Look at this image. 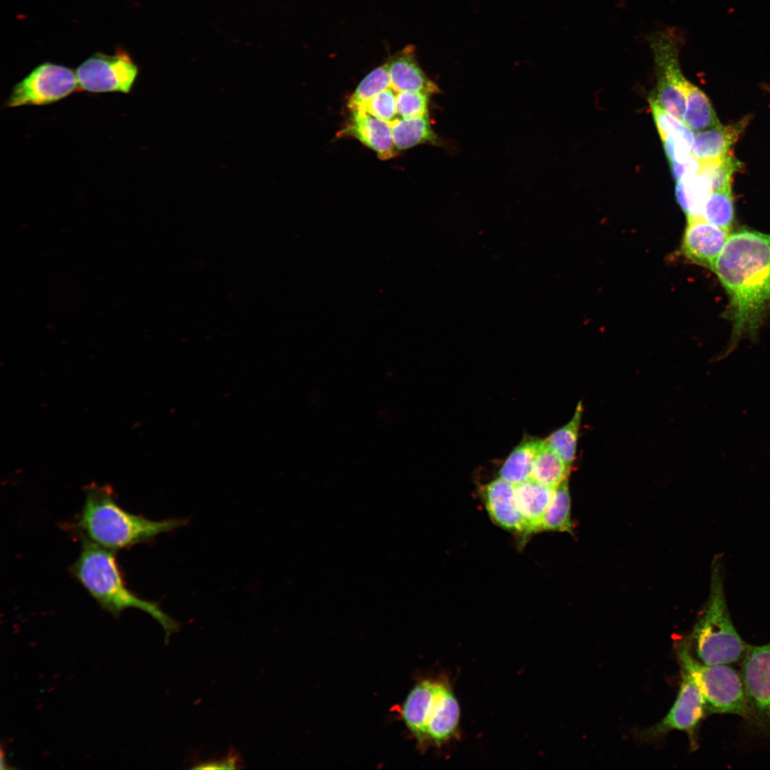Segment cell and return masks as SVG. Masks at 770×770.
Wrapping results in <instances>:
<instances>
[{"label":"cell","mask_w":770,"mask_h":770,"mask_svg":"<svg viewBox=\"0 0 770 770\" xmlns=\"http://www.w3.org/2000/svg\"><path fill=\"white\" fill-rule=\"evenodd\" d=\"M712 271L729 299L732 342L752 336L770 310V235L746 229L729 235Z\"/></svg>","instance_id":"1"},{"label":"cell","mask_w":770,"mask_h":770,"mask_svg":"<svg viewBox=\"0 0 770 770\" xmlns=\"http://www.w3.org/2000/svg\"><path fill=\"white\" fill-rule=\"evenodd\" d=\"M85 501L73 525L82 536L101 547L117 550L148 542L186 523L182 519L153 520L129 513L115 500L111 486L91 483L85 487Z\"/></svg>","instance_id":"2"},{"label":"cell","mask_w":770,"mask_h":770,"mask_svg":"<svg viewBox=\"0 0 770 770\" xmlns=\"http://www.w3.org/2000/svg\"><path fill=\"white\" fill-rule=\"evenodd\" d=\"M115 551L81 538L79 555L70 571L103 610L117 617L127 608L140 609L160 623L168 641L179 630L180 624L165 614L158 603L139 597L127 587Z\"/></svg>","instance_id":"3"},{"label":"cell","mask_w":770,"mask_h":770,"mask_svg":"<svg viewBox=\"0 0 770 770\" xmlns=\"http://www.w3.org/2000/svg\"><path fill=\"white\" fill-rule=\"evenodd\" d=\"M692 654L708 665L742 660L748 648L732 622L726 602L719 558L712 565L709 594L692 634L686 639Z\"/></svg>","instance_id":"4"},{"label":"cell","mask_w":770,"mask_h":770,"mask_svg":"<svg viewBox=\"0 0 770 770\" xmlns=\"http://www.w3.org/2000/svg\"><path fill=\"white\" fill-rule=\"evenodd\" d=\"M682 669L696 680L704 697L708 714H729L744 717L746 697L739 672L730 664H704L689 651L685 640L677 650Z\"/></svg>","instance_id":"5"},{"label":"cell","mask_w":770,"mask_h":770,"mask_svg":"<svg viewBox=\"0 0 770 770\" xmlns=\"http://www.w3.org/2000/svg\"><path fill=\"white\" fill-rule=\"evenodd\" d=\"M648 41L657 79L654 98L667 112L683 122L689 81L682 74L679 61L682 35L679 29L668 27L652 33Z\"/></svg>","instance_id":"6"},{"label":"cell","mask_w":770,"mask_h":770,"mask_svg":"<svg viewBox=\"0 0 770 770\" xmlns=\"http://www.w3.org/2000/svg\"><path fill=\"white\" fill-rule=\"evenodd\" d=\"M739 671L746 709L744 727L753 736L770 743V642L748 645Z\"/></svg>","instance_id":"7"},{"label":"cell","mask_w":770,"mask_h":770,"mask_svg":"<svg viewBox=\"0 0 770 770\" xmlns=\"http://www.w3.org/2000/svg\"><path fill=\"white\" fill-rule=\"evenodd\" d=\"M78 89L76 72L64 66L45 62L14 86L6 107L47 105Z\"/></svg>","instance_id":"8"},{"label":"cell","mask_w":770,"mask_h":770,"mask_svg":"<svg viewBox=\"0 0 770 770\" xmlns=\"http://www.w3.org/2000/svg\"><path fill=\"white\" fill-rule=\"evenodd\" d=\"M138 68L130 54L120 47L115 54L95 53L76 69L78 88L91 93H128L137 78Z\"/></svg>","instance_id":"9"},{"label":"cell","mask_w":770,"mask_h":770,"mask_svg":"<svg viewBox=\"0 0 770 770\" xmlns=\"http://www.w3.org/2000/svg\"><path fill=\"white\" fill-rule=\"evenodd\" d=\"M708 715L704 697L694 677L682 669V681L677 699L667 714L656 724L643 730L640 737L654 740L672 730L684 732L692 747H696V732L702 720Z\"/></svg>","instance_id":"10"},{"label":"cell","mask_w":770,"mask_h":770,"mask_svg":"<svg viewBox=\"0 0 770 770\" xmlns=\"http://www.w3.org/2000/svg\"><path fill=\"white\" fill-rule=\"evenodd\" d=\"M460 708L451 684L437 679L424 728L425 745L440 746L458 736Z\"/></svg>","instance_id":"11"},{"label":"cell","mask_w":770,"mask_h":770,"mask_svg":"<svg viewBox=\"0 0 770 770\" xmlns=\"http://www.w3.org/2000/svg\"><path fill=\"white\" fill-rule=\"evenodd\" d=\"M729 236V232L702 217L687 218L682 251L692 262L712 270Z\"/></svg>","instance_id":"12"},{"label":"cell","mask_w":770,"mask_h":770,"mask_svg":"<svg viewBox=\"0 0 770 770\" xmlns=\"http://www.w3.org/2000/svg\"><path fill=\"white\" fill-rule=\"evenodd\" d=\"M343 133L359 140L381 160L392 158L397 153L392 139L391 123L364 110L351 111L350 120Z\"/></svg>","instance_id":"13"},{"label":"cell","mask_w":770,"mask_h":770,"mask_svg":"<svg viewBox=\"0 0 770 770\" xmlns=\"http://www.w3.org/2000/svg\"><path fill=\"white\" fill-rule=\"evenodd\" d=\"M486 510L500 527L518 533L528 532L515 503V486L498 478L482 488Z\"/></svg>","instance_id":"14"},{"label":"cell","mask_w":770,"mask_h":770,"mask_svg":"<svg viewBox=\"0 0 770 770\" xmlns=\"http://www.w3.org/2000/svg\"><path fill=\"white\" fill-rule=\"evenodd\" d=\"M387 64L391 87L396 92L421 91L430 95L440 92L420 67L412 46L405 48Z\"/></svg>","instance_id":"15"},{"label":"cell","mask_w":770,"mask_h":770,"mask_svg":"<svg viewBox=\"0 0 770 770\" xmlns=\"http://www.w3.org/2000/svg\"><path fill=\"white\" fill-rule=\"evenodd\" d=\"M555 488L531 479L515 486V503L528 533L542 530L543 516Z\"/></svg>","instance_id":"16"},{"label":"cell","mask_w":770,"mask_h":770,"mask_svg":"<svg viewBox=\"0 0 770 770\" xmlns=\"http://www.w3.org/2000/svg\"><path fill=\"white\" fill-rule=\"evenodd\" d=\"M745 117L737 123L697 132L694 137L691 154L700 161L721 158L729 153L749 122Z\"/></svg>","instance_id":"17"},{"label":"cell","mask_w":770,"mask_h":770,"mask_svg":"<svg viewBox=\"0 0 770 770\" xmlns=\"http://www.w3.org/2000/svg\"><path fill=\"white\" fill-rule=\"evenodd\" d=\"M543 441L525 435L503 461L498 478L513 486L530 480L535 457Z\"/></svg>","instance_id":"18"},{"label":"cell","mask_w":770,"mask_h":770,"mask_svg":"<svg viewBox=\"0 0 770 770\" xmlns=\"http://www.w3.org/2000/svg\"><path fill=\"white\" fill-rule=\"evenodd\" d=\"M436 682L437 679H424L418 683L408 694L403 707L405 724L421 745H425V722Z\"/></svg>","instance_id":"19"},{"label":"cell","mask_w":770,"mask_h":770,"mask_svg":"<svg viewBox=\"0 0 770 770\" xmlns=\"http://www.w3.org/2000/svg\"><path fill=\"white\" fill-rule=\"evenodd\" d=\"M391 125L393 142L397 150L424 143L438 146L443 143L433 130L428 115L399 118Z\"/></svg>","instance_id":"20"},{"label":"cell","mask_w":770,"mask_h":770,"mask_svg":"<svg viewBox=\"0 0 770 770\" xmlns=\"http://www.w3.org/2000/svg\"><path fill=\"white\" fill-rule=\"evenodd\" d=\"M712 192L707 175L699 171L677 181L675 197L687 218L702 217V211Z\"/></svg>","instance_id":"21"},{"label":"cell","mask_w":770,"mask_h":770,"mask_svg":"<svg viewBox=\"0 0 770 770\" xmlns=\"http://www.w3.org/2000/svg\"><path fill=\"white\" fill-rule=\"evenodd\" d=\"M683 122L696 133L722 125L708 97L690 82L687 86Z\"/></svg>","instance_id":"22"},{"label":"cell","mask_w":770,"mask_h":770,"mask_svg":"<svg viewBox=\"0 0 770 770\" xmlns=\"http://www.w3.org/2000/svg\"><path fill=\"white\" fill-rule=\"evenodd\" d=\"M570 468L544 439L535 457L530 479L549 487L556 488L568 478Z\"/></svg>","instance_id":"23"},{"label":"cell","mask_w":770,"mask_h":770,"mask_svg":"<svg viewBox=\"0 0 770 770\" xmlns=\"http://www.w3.org/2000/svg\"><path fill=\"white\" fill-rule=\"evenodd\" d=\"M582 414V404L579 401L572 419L545 439L548 446L570 467L576 457Z\"/></svg>","instance_id":"24"},{"label":"cell","mask_w":770,"mask_h":770,"mask_svg":"<svg viewBox=\"0 0 770 770\" xmlns=\"http://www.w3.org/2000/svg\"><path fill=\"white\" fill-rule=\"evenodd\" d=\"M572 532L568 478L555 488L543 519L542 530Z\"/></svg>","instance_id":"25"},{"label":"cell","mask_w":770,"mask_h":770,"mask_svg":"<svg viewBox=\"0 0 770 770\" xmlns=\"http://www.w3.org/2000/svg\"><path fill=\"white\" fill-rule=\"evenodd\" d=\"M734 217L731 185L714 190L709 195L702 211V217L728 232Z\"/></svg>","instance_id":"26"},{"label":"cell","mask_w":770,"mask_h":770,"mask_svg":"<svg viewBox=\"0 0 770 770\" xmlns=\"http://www.w3.org/2000/svg\"><path fill=\"white\" fill-rule=\"evenodd\" d=\"M391 87L388 64L381 65L365 76L349 99L351 111L361 108L378 93Z\"/></svg>","instance_id":"27"},{"label":"cell","mask_w":770,"mask_h":770,"mask_svg":"<svg viewBox=\"0 0 770 770\" xmlns=\"http://www.w3.org/2000/svg\"><path fill=\"white\" fill-rule=\"evenodd\" d=\"M649 102L662 140L667 138L682 139L693 144L694 135L691 128L667 112L654 98H650Z\"/></svg>","instance_id":"28"},{"label":"cell","mask_w":770,"mask_h":770,"mask_svg":"<svg viewBox=\"0 0 770 770\" xmlns=\"http://www.w3.org/2000/svg\"><path fill=\"white\" fill-rule=\"evenodd\" d=\"M741 163L729 153L723 157L701 161L699 171L709 178L712 191L731 185V178Z\"/></svg>","instance_id":"29"},{"label":"cell","mask_w":770,"mask_h":770,"mask_svg":"<svg viewBox=\"0 0 770 770\" xmlns=\"http://www.w3.org/2000/svg\"><path fill=\"white\" fill-rule=\"evenodd\" d=\"M396 93L389 87L374 96L359 109L364 110L380 120L391 123L399 118Z\"/></svg>","instance_id":"30"},{"label":"cell","mask_w":770,"mask_h":770,"mask_svg":"<svg viewBox=\"0 0 770 770\" xmlns=\"http://www.w3.org/2000/svg\"><path fill=\"white\" fill-rule=\"evenodd\" d=\"M431 95L421 91L396 93V111L400 118H414L428 115Z\"/></svg>","instance_id":"31"},{"label":"cell","mask_w":770,"mask_h":770,"mask_svg":"<svg viewBox=\"0 0 770 770\" xmlns=\"http://www.w3.org/2000/svg\"><path fill=\"white\" fill-rule=\"evenodd\" d=\"M670 170L674 179L677 181L699 172L701 161L692 154L682 161H669Z\"/></svg>","instance_id":"32"},{"label":"cell","mask_w":770,"mask_h":770,"mask_svg":"<svg viewBox=\"0 0 770 770\" xmlns=\"http://www.w3.org/2000/svg\"><path fill=\"white\" fill-rule=\"evenodd\" d=\"M242 759L237 752L232 749L224 758L217 760H208L200 761L193 766L192 769H239L241 768Z\"/></svg>","instance_id":"33"}]
</instances>
